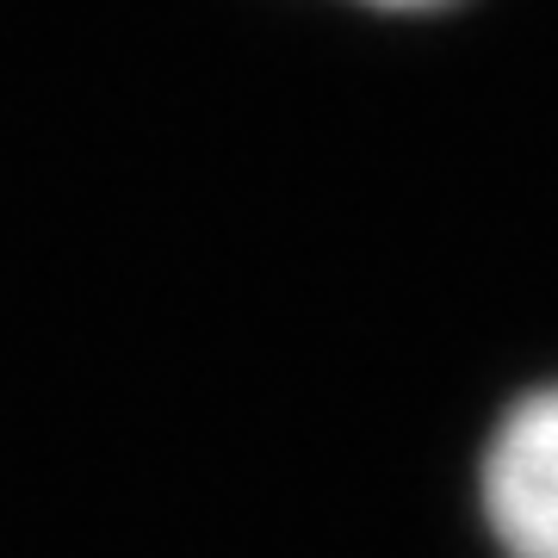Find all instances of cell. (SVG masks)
I'll use <instances>...</instances> for the list:
<instances>
[{"label": "cell", "mask_w": 558, "mask_h": 558, "mask_svg": "<svg viewBox=\"0 0 558 558\" xmlns=\"http://www.w3.org/2000/svg\"><path fill=\"white\" fill-rule=\"evenodd\" d=\"M478 509L502 558H558V379L497 416L478 459Z\"/></svg>", "instance_id": "6da1fadb"}, {"label": "cell", "mask_w": 558, "mask_h": 558, "mask_svg": "<svg viewBox=\"0 0 558 558\" xmlns=\"http://www.w3.org/2000/svg\"><path fill=\"white\" fill-rule=\"evenodd\" d=\"M373 7H440V0H373Z\"/></svg>", "instance_id": "7a4b0ae2"}]
</instances>
